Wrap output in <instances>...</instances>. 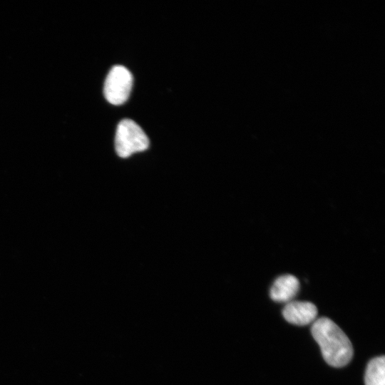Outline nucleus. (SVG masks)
<instances>
[{
    "instance_id": "obj_1",
    "label": "nucleus",
    "mask_w": 385,
    "mask_h": 385,
    "mask_svg": "<svg viewBox=\"0 0 385 385\" xmlns=\"http://www.w3.org/2000/svg\"><path fill=\"white\" fill-rule=\"evenodd\" d=\"M311 332L329 365L339 368L351 361L354 353L352 344L332 320L327 317L317 319L312 324Z\"/></svg>"
},
{
    "instance_id": "obj_2",
    "label": "nucleus",
    "mask_w": 385,
    "mask_h": 385,
    "mask_svg": "<svg viewBox=\"0 0 385 385\" xmlns=\"http://www.w3.org/2000/svg\"><path fill=\"white\" fill-rule=\"evenodd\" d=\"M148 146V136L135 121L123 119L118 123L115 138V148L118 156L128 158L146 150Z\"/></svg>"
},
{
    "instance_id": "obj_3",
    "label": "nucleus",
    "mask_w": 385,
    "mask_h": 385,
    "mask_svg": "<svg viewBox=\"0 0 385 385\" xmlns=\"http://www.w3.org/2000/svg\"><path fill=\"white\" fill-rule=\"evenodd\" d=\"M132 86L131 73L123 66H115L110 70L105 81V98L113 105H121L128 100Z\"/></svg>"
},
{
    "instance_id": "obj_4",
    "label": "nucleus",
    "mask_w": 385,
    "mask_h": 385,
    "mask_svg": "<svg viewBox=\"0 0 385 385\" xmlns=\"http://www.w3.org/2000/svg\"><path fill=\"white\" fill-rule=\"evenodd\" d=\"M282 314L288 322L304 326L316 320L317 308L310 302L291 301L286 304Z\"/></svg>"
},
{
    "instance_id": "obj_5",
    "label": "nucleus",
    "mask_w": 385,
    "mask_h": 385,
    "mask_svg": "<svg viewBox=\"0 0 385 385\" xmlns=\"http://www.w3.org/2000/svg\"><path fill=\"white\" fill-rule=\"evenodd\" d=\"M299 289L298 279L289 274L278 277L270 289V297L277 302H291Z\"/></svg>"
},
{
    "instance_id": "obj_6",
    "label": "nucleus",
    "mask_w": 385,
    "mask_h": 385,
    "mask_svg": "<svg viewBox=\"0 0 385 385\" xmlns=\"http://www.w3.org/2000/svg\"><path fill=\"white\" fill-rule=\"evenodd\" d=\"M365 385H385V358L372 359L369 362L364 376Z\"/></svg>"
}]
</instances>
